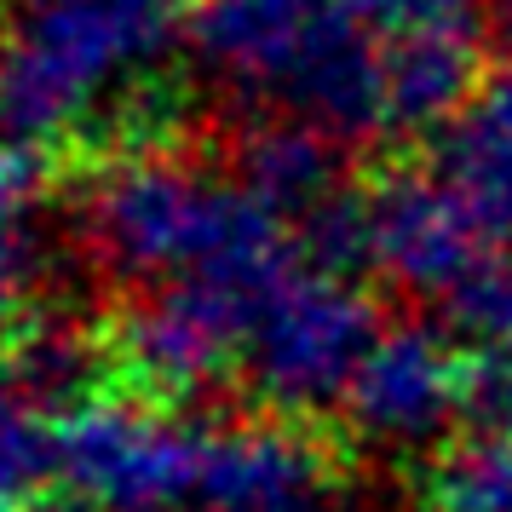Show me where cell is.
<instances>
[{
	"label": "cell",
	"instance_id": "1",
	"mask_svg": "<svg viewBox=\"0 0 512 512\" xmlns=\"http://www.w3.org/2000/svg\"><path fill=\"white\" fill-rule=\"evenodd\" d=\"M81 242L121 282H259L300 254L294 236L242 190L236 173L133 144L93 173L81 190Z\"/></svg>",
	"mask_w": 512,
	"mask_h": 512
},
{
	"label": "cell",
	"instance_id": "2",
	"mask_svg": "<svg viewBox=\"0 0 512 512\" xmlns=\"http://www.w3.org/2000/svg\"><path fill=\"white\" fill-rule=\"evenodd\" d=\"M185 41L225 93L277 104L328 139L392 133L386 35L357 0H190Z\"/></svg>",
	"mask_w": 512,
	"mask_h": 512
},
{
	"label": "cell",
	"instance_id": "3",
	"mask_svg": "<svg viewBox=\"0 0 512 512\" xmlns=\"http://www.w3.org/2000/svg\"><path fill=\"white\" fill-rule=\"evenodd\" d=\"M179 35V0H24L0 35V150L41 162L133 110Z\"/></svg>",
	"mask_w": 512,
	"mask_h": 512
},
{
	"label": "cell",
	"instance_id": "4",
	"mask_svg": "<svg viewBox=\"0 0 512 512\" xmlns=\"http://www.w3.org/2000/svg\"><path fill=\"white\" fill-rule=\"evenodd\" d=\"M374 340L380 311L369 294L346 271L294 254L254 288L242 374L277 415H317L346 403Z\"/></svg>",
	"mask_w": 512,
	"mask_h": 512
},
{
	"label": "cell",
	"instance_id": "5",
	"mask_svg": "<svg viewBox=\"0 0 512 512\" xmlns=\"http://www.w3.org/2000/svg\"><path fill=\"white\" fill-rule=\"evenodd\" d=\"M208 432L162 403L98 392L52 415V478L81 512L202 507Z\"/></svg>",
	"mask_w": 512,
	"mask_h": 512
},
{
	"label": "cell",
	"instance_id": "6",
	"mask_svg": "<svg viewBox=\"0 0 512 512\" xmlns=\"http://www.w3.org/2000/svg\"><path fill=\"white\" fill-rule=\"evenodd\" d=\"M248 311H254L248 282L196 277L144 288L104 334L110 374H121L144 403L179 409L190 397L213 392L231 369H242Z\"/></svg>",
	"mask_w": 512,
	"mask_h": 512
},
{
	"label": "cell",
	"instance_id": "7",
	"mask_svg": "<svg viewBox=\"0 0 512 512\" xmlns=\"http://www.w3.org/2000/svg\"><path fill=\"white\" fill-rule=\"evenodd\" d=\"M472 403V351L455 346L449 328L397 323L380 328L374 351L346 392V420L357 438L380 449H415L443 438Z\"/></svg>",
	"mask_w": 512,
	"mask_h": 512
},
{
	"label": "cell",
	"instance_id": "8",
	"mask_svg": "<svg viewBox=\"0 0 512 512\" xmlns=\"http://www.w3.org/2000/svg\"><path fill=\"white\" fill-rule=\"evenodd\" d=\"M369 265L386 282L438 305L455 282L495 248L443 173H392L363 196Z\"/></svg>",
	"mask_w": 512,
	"mask_h": 512
},
{
	"label": "cell",
	"instance_id": "9",
	"mask_svg": "<svg viewBox=\"0 0 512 512\" xmlns=\"http://www.w3.org/2000/svg\"><path fill=\"white\" fill-rule=\"evenodd\" d=\"M236 179L282 231L300 242L317 219L346 202V173H340V139L294 116H277L254 127L236 150Z\"/></svg>",
	"mask_w": 512,
	"mask_h": 512
},
{
	"label": "cell",
	"instance_id": "10",
	"mask_svg": "<svg viewBox=\"0 0 512 512\" xmlns=\"http://www.w3.org/2000/svg\"><path fill=\"white\" fill-rule=\"evenodd\" d=\"M328 495V449L294 420H254L208 432L202 507H277Z\"/></svg>",
	"mask_w": 512,
	"mask_h": 512
},
{
	"label": "cell",
	"instance_id": "11",
	"mask_svg": "<svg viewBox=\"0 0 512 512\" xmlns=\"http://www.w3.org/2000/svg\"><path fill=\"white\" fill-rule=\"evenodd\" d=\"M438 173L478 231L512 254V75L495 70L461 116L438 133Z\"/></svg>",
	"mask_w": 512,
	"mask_h": 512
},
{
	"label": "cell",
	"instance_id": "12",
	"mask_svg": "<svg viewBox=\"0 0 512 512\" xmlns=\"http://www.w3.org/2000/svg\"><path fill=\"white\" fill-rule=\"evenodd\" d=\"M478 35H409L386 41L392 133H443L478 93Z\"/></svg>",
	"mask_w": 512,
	"mask_h": 512
},
{
	"label": "cell",
	"instance_id": "13",
	"mask_svg": "<svg viewBox=\"0 0 512 512\" xmlns=\"http://www.w3.org/2000/svg\"><path fill=\"white\" fill-rule=\"evenodd\" d=\"M35 179L41 162L0 150V351H12L35 323V282H41V248L29 225Z\"/></svg>",
	"mask_w": 512,
	"mask_h": 512
},
{
	"label": "cell",
	"instance_id": "14",
	"mask_svg": "<svg viewBox=\"0 0 512 512\" xmlns=\"http://www.w3.org/2000/svg\"><path fill=\"white\" fill-rule=\"evenodd\" d=\"M432 512H512V415L472 426L426 484Z\"/></svg>",
	"mask_w": 512,
	"mask_h": 512
},
{
	"label": "cell",
	"instance_id": "15",
	"mask_svg": "<svg viewBox=\"0 0 512 512\" xmlns=\"http://www.w3.org/2000/svg\"><path fill=\"white\" fill-rule=\"evenodd\" d=\"M438 328L472 357H512V254L489 248L438 300Z\"/></svg>",
	"mask_w": 512,
	"mask_h": 512
},
{
	"label": "cell",
	"instance_id": "16",
	"mask_svg": "<svg viewBox=\"0 0 512 512\" xmlns=\"http://www.w3.org/2000/svg\"><path fill=\"white\" fill-rule=\"evenodd\" d=\"M41 478H52V426H41L24 386L0 374V512H24Z\"/></svg>",
	"mask_w": 512,
	"mask_h": 512
},
{
	"label": "cell",
	"instance_id": "17",
	"mask_svg": "<svg viewBox=\"0 0 512 512\" xmlns=\"http://www.w3.org/2000/svg\"><path fill=\"white\" fill-rule=\"evenodd\" d=\"M386 41L409 35H478V0H357Z\"/></svg>",
	"mask_w": 512,
	"mask_h": 512
},
{
	"label": "cell",
	"instance_id": "18",
	"mask_svg": "<svg viewBox=\"0 0 512 512\" xmlns=\"http://www.w3.org/2000/svg\"><path fill=\"white\" fill-rule=\"evenodd\" d=\"M208 512H340L328 495H311V501H277V507H208Z\"/></svg>",
	"mask_w": 512,
	"mask_h": 512
},
{
	"label": "cell",
	"instance_id": "19",
	"mask_svg": "<svg viewBox=\"0 0 512 512\" xmlns=\"http://www.w3.org/2000/svg\"><path fill=\"white\" fill-rule=\"evenodd\" d=\"M501 70L512 75V24H507V47H501Z\"/></svg>",
	"mask_w": 512,
	"mask_h": 512
}]
</instances>
